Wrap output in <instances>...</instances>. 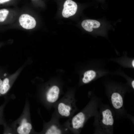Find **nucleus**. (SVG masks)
Returning a JSON list of instances; mask_svg holds the SVG:
<instances>
[{"label":"nucleus","instance_id":"obj_1","mask_svg":"<svg viewBox=\"0 0 134 134\" xmlns=\"http://www.w3.org/2000/svg\"><path fill=\"white\" fill-rule=\"evenodd\" d=\"M60 102L58 104L57 110L59 114L64 117H68L73 113L74 109L73 101L67 98Z\"/></svg>","mask_w":134,"mask_h":134},{"label":"nucleus","instance_id":"obj_2","mask_svg":"<svg viewBox=\"0 0 134 134\" xmlns=\"http://www.w3.org/2000/svg\"><path fill=\"white\" fill-rule=\"evenodd\" d=\"M19 21L20 25L24 29L30 30L34 28L36 25V21L31 15L23 14L20 16Z\"/></svg>","mask_w":134,"mask_h":134},{"label":"nucleus","instance_id":"obj_3","mask_svg":"<svg viewBox=\"0 0 134 134\" xmlns=\"http://www.w3.org/2000/svg\"><path fill=\"white\" fill-rule=\"evenodd\" d=\"M63 6L62 15L65 18H67L74 15L76 13L77 8L76 3L72 0H66Z\"/></svg>","mask_w":134,"mask_h":134},{"label":"nucleus","instance_id":"obj_4","mask_svg":"<svg viewBox=\"0 0 134 134\" xmlns=\"http://www.w3.org/2000/svg\"><path fill=\"white\" fill-rule=\"evenodd\" d=\"M86 119V116L84 113L81 112L74 116L70 121V125L72 128L74 130H78L83 127Z\"/></svg>","mask_w":134,"mask_h":134},{"label":"nucleus","instance_id":"obj_5","mask_svg":"<svg viewBox=\"0 0 134 134\" xmlns=\"http://www.w3.org/2000/svg\"><path fill=\"white\" fill-rule=\"evenodd\" d=\"M60 93L59 87L56 85H53L48 90L46 95V98L49 102L53 103L58 100Z\"/></svg>","mask_w":134,"mask_h":134},{"label":"nucleus","instance_id":"obj_6","mask_svg":"<svg viewBox=\"0 0 134 134\" xmlns=\"http://www.w3.org/2000/svg\"><path fill=\"white\" fill-rule=\"evenodd\" d=\"M102 125L106 127H110L113 126L114 119L111 111L107 109L102 111Z\"/></svg>","mask_w":134,"mask_h":134},{"label":"nucleus","instance_id":"obj_7","mask_svg":"<svg viewBox=\"0 0 134 134\" xmlns=\"http://www.w3.org/2000/svg\"><path fill=\"white\" fill-rule=\"evenodd\" d=\"M81 25L86 31L91 32L94 30L99 28L101 24L99 21L96 20L86 19L82 21Z\"/></svg>","mask_w":134,"mask_h":134},{"label":"nucleus","instance_id":"obj_8","mask_svg":"<svg viewBox=\"0 0 134 134\" xmlns=\"http://www.w3.org/2000/svg\"><path fill=\"white\" fill-rule=\"evenodd\" d=\"M112 104L116 109H119L122 107L123 105V100L122 97L119 93L114 92L111 96Z\"/></svg>","mask_w":134,"mask_h":134},{"label":"nucleus","instance_id":"obj_9","mask_svg":"<svg viewBox=\"0 0 134 134\" xmlns=\"http://www.w3.org/2000/svg\"><path fill=\"white\" fill-rule=\"evenodd\" d=\"M96 76V73L94 70H90L85 72L83 75L82 81L84 83H87L94 79Z\"/></svg>","mask_w":134,"mask_h":134},{"label":"nucleus","instance_id":"obj_10","mask_svg":"<svg viewBox=\"0 0 134 134\" xmlns=\"http://www.w3.org/2000/svg\"><path fill=\"white\" fill-rule=\"evenodd\" d=\"M32 128V126L30 123H25L18 128L17 131L20 134H28Z\"/></svg>","mask_w":134,"mask_h":134},{"label":"nucleus","instance_id":"obj_11","mask_svg":"<svg viewBox=\"0 0 134 134\" xmlns=\"http://www.w3.org/2000/svg\"><path fill=\"white\" fill-rule=\"evenodd\" d=\"M62 131L58 126L54 124L52 125L45 133L46 134H60Z\"/></svg>","mask_w":134,"mask_h":134},{"label":"nucleus","instance_id":"obj_12","mask_svg":"<svg viewBox=\"0 0 134 134\" xmlns=\"http://www.w3.org/2000/svg\"><path fill=\"white\" fill-rule=\"evenodd\" d=\"M9 80L8 78L5 79L0 86V93L1 94L5 93L9 90L10 86L9 84Z\"/></svg>","mask_w":134,"mask_h":134},{"label":"nucleus","instance_id":"obj_13","mask_svg":"<svg viewBox=\"0 0 134 134\" xmlns=\"http://www.w3.org/2000/svg\"><path fill=\"white\" fill-rule=\"evenodd\" d=\"M9 13V11L7 9L0 10V22H3L6 20Z\"/></svg>","mask_w":134,"mask_h":134},{"label":"nucleus","instance_id":"obj_14","mask_svg":"<svg viewBox=\"0 0 134 134\" xmlns=\"http://www.w3.org/2000/svg\"><path fill=\"white\" fill-rule=\"evenodd\" d=\"M11 0H0V4L3 3L5 2Z\"/></svg>","mask_w":134,"mask_h":134},{"label":"nucleus","instance_id":"obj_15","mask_svg":"<svg viewBox=\"0 0 134 134\" xmlns=\"http://www.w3.org/2000/svg\"><path fill=\"white\" fill-rule=\"evenodd\" d=\"M133 89L134 88V80H133L131 83Z\"/></svg>","mask_w":134,"mask_h":134},{"label":"nucleus","instance_id":"obj_16","mask_svg":"<svg viewBox=\"0 0 134 134\" xmlns=\"http://www.w3.org/2000/svg\"><path fill=\"white\" fill-rule=\"evenodd\" d=\"M132 67H134V60H133L132 62Z\"/></svg>","mask_w":134,"mask_h":134},{"label":"nucleus","instance_id":"obj_17","mask_svg":"<svg viewBox=\"0 0 134 134\" xmlns=\"http://www.w3.org/2000/svg\"><path fill=\"white\" fill-rule=\"evenodd\" d=\"M2 81L0 79V86L1 85L2 83Z\"/></svg>","mask_w":134,"mask_h":134}]
</instances>
